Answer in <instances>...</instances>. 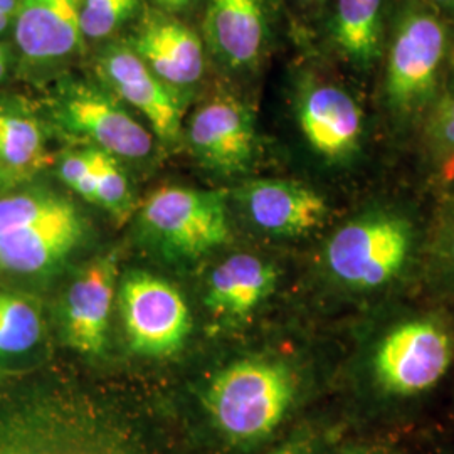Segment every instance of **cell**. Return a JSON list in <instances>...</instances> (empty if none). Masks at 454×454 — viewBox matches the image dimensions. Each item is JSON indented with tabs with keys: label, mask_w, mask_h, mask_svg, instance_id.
I'll list each match as a JSON object with an SVG mask.
<instances>
[{
	"label": "cell",
	"mask_w": 454,
	"mask_h": 454,
	"mask_svg": "<svg viewBox=\"0 0 454 454\" xmlns=\"http://www.w3.org/2000/svg\"><path fill=\"white\" fill-rule=\"evenodd\" d=\"M454 364V328L436 313H407L379 325L357 345L348 377L357 409L392 416L414 409Z\"/></svg>",
	"instance_id": "cell-1"
},
{
	"label": "cell",
	"mask_w": 454,
	"mask_h": 454,
	"mask_svg": "<svg viewBox=\"0 0 454 454\" xmlns=\"http://www.w3.org/2000/svg\"><path fill=\"white\" fill-rule=\"evenodd\" d=\"M311 372L296 357L254 352L212 377L204 406L214 427L238 450L271 441L307 397Z\"/></svg>",
	"instance_id": "cell-2"
},
{
	"label": "cell",
	"mask_w": 454,
	"mask_h": 454,
	"mask_svg": "<svg viewBox=\"0 0 454 454\" xmlns=\"http://www.w3.org/2000/svg\"><path fill=\"white\" fill-rule=\"evenodd\" d=\"M0 454H146L114 412L74 390H41L0 406Z\"/></svg>",
	"instance_id": "cell-3"
},
{
	"label": "cell",
	"mask_w": 454,
	"mask_h": 454,
	"mask_svg": "<svg viewBox=\"0 0 454 454\" xmlns=\"http://www.w3.org/2000/svg\"><path fill=\"white\" fill-rule=\"evenodd\" d=\"M418 251V232L406 215L369 211L339 227L325 243L322 262L341 292L372 296L406 278Z\"/></svg>",
	"instance_id": "cell-4"
},
{
	"label": "cell",
	"mask_w": 454,
	"mask_h": 454,
	"mask_svg": "<svg viewBox=\"0 0 454 454\" xmlns=\"http://www.w3.org/2000/svg\"><path fill=\"white\" fill-rule=\"evenodd\" d=\"M146 236L165 256L199 260L229 239L224 197L215 191L162 187L140 214Z\"/></svg>",
	"instance_id": "cell-5"
},
{
	"label": "cell",
	"mask_w": 454,
	"mask_h": 454,
	"mask_svg": "<svg viewBox=\"0 0 454 454\" xmlns=\"http://www.w3.org/2000/svg\"><path fill=\"white\" fill-rule=\"evenodd\" d=\"M448 48V31L434 11L409 2L399 12L390 39L386 93L392 110L409 114L421 110L438 82Z\"/></svg>",
	"instance_id": "cell-6"
},
{
	"label": "cell",
	"mask_w": 454,
	"mask_h": 454,
	"mask_svg": "<svg viewBox=\"0 0 454 454\" xmlns=\"http://www.w3.org/2000/svg\"><path fill=\"white\" fill-rule=\"evenodd\" d=\"M120 313L131 350L140 356H174L191 333V311L184 296L170 283L146 271L123 278Z\"/></svg>",
	"instance_id": "cell-7"
},
{
	"label": "cell",
	"mask_w": 454,
	"mask_h": 454,
	"mask_svg": "<svg viewBox=\"0 0 454 454\" xmlns=\"http://www.w3.org/2000/svg\"><path fill=\"white\" fill-rule=\"evenodd\" d=\"M195 155L223 174L246 170L256 153V129L251 112L238 99L214 98L200 106L187 129Z\"/></svg>",
	"instance_id": "cell-8"
},
{
	"label": "cell",
	"mask_w": 454,
	"mask_h": 454,
	"mask_svg": "<svg viewBox=\"0 0 454 454\" xmlns=\"http://www.w3.org/2000/svg\"><path fill=\"white\" fill-rule=\"evenodd\" d=\"M116 276L114 256H103L86 264L69 285L63 301V335L74 352L98 356L105 350Z\"/></svg>",
	"instance_id": "cell-9"
},
{
	"label": "cell",
	"mask_w": 454,
	"mask_h": 454,
	"mask_svg": "<svg viewBox=\"0 0 454 454\" xmlns=\"http://www.w3.org/2000/svg\"><path fill=\"white\" fill-rule=\"evenodd\" d=\"M296 116L309 145L330 162H345L360 148L364 114L356 98L340 86L318 82L298 99Z\"/></svg>",
	"instance_id": "cell-10"
},
{
	"label": "cell",
	"mask_w": 454,
	"mask_h": 454,
	"mask_svg": "<svg viewBox=\"0 0 454 454\" xmlns=\"http://www.w3.org/2000/svg\"><path fill=\"white\" fill-rule=\"evenodd\" d=\"M239 199L251 223L275 238L305 236L328 215L324 195L292 180H254L244 185Z\"/></svg>",
	"instance_id": "cell-11"
},
{
	"label": "cell",
	"mask_w": 454,
	"mask_h": 454,
	"mask_svg": "<svg viewBox=\"0 0 454 454\" xmlns=\"http://www.w3.org/2000/svg\"><path fill=\"white\" fill-rule=\"evenodd\" d=\"M59 118L67 130L86 137L110 155L144 159L152 150L150 133L112 98L93 90L69 93Z\"/></svg>",
	"instance_id": "cell-12"
},
{
	"label": "cell",
	"mask_w": 454,
	"mask_h": 454,
	"mask_svg": "<svg viewBox=\"0 0 454 454\" xmlns=\"http://www.w3.org/2000/svg\"><path fill=\"white\" fill-rule=\"evenodd\" d=\"M101 73L120 98L145 116L160 138H177L179 99L133 49H110L101 59Z\"/></svg>",
	"instance_id": "cell-13"
},
{
	"label": "cell",
	"mask_w": 454,
	"mask_h": 454,
	"mask_svg": "<svg viewBox=\"0 0 454 454\" xmlns=\"http://www.w3.org/2000/svg\"><path fill=\"white\" fill-rule=\"evenodd\" d=\"M84 232L82 215L71 204L52 217L0 238V271L46 273L74 251Z\"/></svg>",
	"instance_id": "cell-14"
},
{
	"label": "cell",
	"mask_w": 454,
	"mask_h": 454,
	"mask_svg": "<svg viewBox=\"0 0 454 454\" xmlns=\"http://www.w3.org/2000/svg\"><path fill=\"white\" fill-rule=\"evenodd\" d=\"M82 0H19L14 35L31 61L65 58L82 44Z\"/></svg>",
	"instance_id": "cell-15"
},
{
	"label": "cell",
	"mask_w": 454,
	"mask_h": 454,
	"mask_svg": "<svg viewBox=\"0 0 454 454\" xmlns=\"http://www.w3.org/2000/svg\"><path fill=\"white\" fill-rule=\"evenodd\" d=\"M278 278L273 262L254 254H234L212 271L206 305L219 318L244 320L275 293Z\"/></svg>",
	"instance_id": "cell-16"
},
{
	"label": "cell",
	"mask_w": 454,
	"mask_h": 454,
	"mask_svg": "<svg viewBox=\"0 0 454 454\" xmlns=\"http://www.w3.org/2000/svg\"><path fill=\"white\" fill-rule=\"evenodd\" d=\"M204 31L215 54L232 67L260 59L268 37L262 0H207Z\"/></svg>",
	"instance_id": "cell-17"
},
{
	"label": "cell",
	"mask_w": 454,
	"mask_h": 454,
	"mask_svg": "<svg viewBox=\"0 0 454 454\" xmlns=\"http://www.w3.org/2000/svg\"><path fill=\"white\" fill-rule=\"evenodd\" d=\"M49 352L39 303L31 296L0 290V373L33 372L48 362Z\"/></svg>",
	"instance_id": "cell-18"
},
{
	"label": "cell",
	"mask_w": 454,
	"mask_h": 454,
	"mask_svg": "<svg viewBox=\"0 0 454 454\" xmlns=\"http://www.w3.org/2000/svg\"><path fill=\"white\" fill-rule=\"evenodd\" d=\"M133 51L167 84L199 82L204 69L200 39L189 27L172 20H152L135 37Z\"/></svg>",
	"instance_id": "cell-19"
},
{
	"label": "cell",
	"mask_w": 454,
	"mask_h": 454,
	"mask_svg": "<svg viewBox=\"0 0 454 454\" xmlns=\"http://www.w3.org/2000/svg\"><path fill=\"white\" fill-rule=\"evenodd\" d=\"M386 0H337L332 37L343 58L369 69L382 56Z\"/></svg>",
	"instance_id": "cell-20"
},
{
	"label": "cell",
	"mask_w": 454,
	"mask_h": 454,
	"mask_svg": "<svg viewBox=\"0 0 454 454\" xmlns=\"http://www.w3.org/2000/svg\"><path fill=\"white\" fill-rule=\"evenodd\" d=\"M44 131L24 108L0 103V165L12 176L35 172L48 165Z\"/></svg>",
	"instance_id": "cell-21"
},
{
	"label": "cell",
	"mask_w": 454,
	"mask_h": 454,
	"mask_svg": "<svg viewBox=\"0 0 454 454\" xmlns=\"http://www.w3.org/2000/svg\"><path fill=\"white\" fill-rule=\"evenodd\" d=\"M71 206L61 197L41 194V192H22L0 199V238L24 227L37 224L48 217L65 211Z\"/></svg>",
	"instance_id": "cell-22"
},
{
	"label": "cell",
	"mask_w": 454,
	"mask_h": 454,
	"mask_svg": "<svg viewBox=\"0 0 454 454\" xmlns=\"http://www.w3.org/2000/svg\"><path fill=\"white\" fill-rule=\"evenodd\" d=\"M95 202L105 211L110 212L116 221L123 223L131 211L133 197L130 184L116 162L114 155H110L98 148L97 153V194Z\"/></svg>",
	"instance_id": "cell-23"
},
{
	"label": "cell",
	"mask_w": 454,
	"mask_h": 454,
	"mask_svg": "<svg viewBox=\"0 0 454 454\" xmlns=\"http://www.w3.org/2000/svg\"><path fill=\"white\" fill-rule=\"evenodd\" d=\"M341 436L340 422H303L266 454H326Z\"/></svg>",
	"instance_id": "cell-24"
},
{
	"label": "cell",
	"mask_w": 454,
	"mask_h": 454,
	"mask_svg": "<svg viewBox=\"0 0 454 454\" xmlns=\"http://www.w3.org/2000/svg\"><path fill=\"white\" fill-rule=\"evenodd\" d=\"M429 270L434 283L454 294V197L441 214L429 244Z\"/></svg>",
	"instance_id": "cell-25"
},
{
	"label": "cell",
	"mask_w": 454,
	"mask_h": 454,
	"mask_svg": "<svg viewBox=\"0 0 454 454\" xmlns=\"http://www.w3.org/2000/svg\"><path fill=\"white\" fill-rule=\"evenodd\" d=\"M138 0H82V35L101 39L131 16Z\"/></svg>",
	"instance_id": "cell-26"
},
{
	"label": "cell",
	"mask_w": 454,
	"mask_h": 454,
	"mask_svg": "<svg viewBox=\"0 0 454 454\" xmlns=\"http://www.w3.org/2000/svg\"><path fill=\"white\" fill-rule=\"evenodd\" d=\"M97 153L98 148L69 153L59 167V176L66 185L91 202H95L97 194Z\"/></svg>",
	"instance_id": "cell-27"
},
{
	"label": "cell",
	"mask_w": 454,
	"mask_h": 454,
	"mask_svg": "<svg viewBox=\"0 0 454 454\" xmlns=\"http://www.w3.org/2000/svg\"><path fill=\"white\" fill-rule=\"evenodd\" d=\"M429 135L441 150L454 153V93L444 98L434 110L429 123Z\"/></svg>",
	"instance_id": "cell-28"
},
{
	"label": "cell",
	"mask_w": 454,
	"mask_h": 454,
	"mask_svg": "<svg viewBox=\"0 0 454 454\" xmlns=\"http://www.w3.org/2000/svg\"><path fill=\"white\" fill-rule=\"evenodd\" d=\"M326 454H407L406 450L389 439H350L339 441Z\"/></svg>",
	"instance_id": "cell-29"
},
{
	"label": "cell",
	"mask_w": 454,
	"mask_h": 454,
	"mask_svg": "<svg viewBox=\"0 0 454 454\" xmlns=\"http://www.w3.org/2000/svg\"><path fill=\"white\" fill-rule=\"evenodd\" d=\"M17 4L19 0H0V14L5 16H14L17 11Z\"/></svg>",
	"instance_id": "cell-30"
},
{
	"label": "cell",
	"mask_w": 454,
	"mask_h": 454,
	"mask_svg": "<svg viewBox=\"0 0 454 454\" xmlns=\"http://www.w3.org/2000/svg\"><path fill=\"white\" fill-rule=\"evenodd\" d=\"M191 0H159V4L168 11H180L184 9Z\"/></svg>",
	"instance_id": "cell-31"
},
{
	"label": "cell",
	"mask_w": 454,
	"mask_h": 454,
	"mask_svg": "<svg viewBox=\"0 0 454 454\" xmlns=\"http://www.w3.org/2000/svg\"><path fill=\"white\" fill-rule=\"evenodd\" d=\"M5 71H7V51L0 44V82L5 76Z\"/></svg>",
	"instance_id": "cell-32"
},
{
	"label": "cell",
	"mask_w": 454,
	"mask_h": 454,
	"mask_svg": "<svg viewBox=\"0 0 454 454\" xmlns=\"http://www.w3.org/2000/svg\"><path fill=\"white\" fill-rule=\"evenodd\" d=\"M434 5H438L441 9H448V11H454V0H427Z\"/></svg>",
	"instance_id": "cell-33"
},
{
	"label": "cell",
	"mask_w": 454,
	"mask_h": 454,
	"mask_svg": "<svg viewBox=\"0 0 454 454\" xmlns=\"http://www.w3.org/2000/svg\"><path fill=\"white\" fill-rule=\"evenodd\" d=\"M9 22H11V17L5 16V14H0V33H4V31L7 29Z\"/></svg>",
	"instance_id": "cell-34"
},
{
	"label": "cell",
	"mask_w": 454,
	"mask_h": 454,
	"mask_svg": "<svg viewBox=\"0 0 454 454\" xmlns=\"http://www.w3.org/2000/svg\"><path fill=\"white\" fill-rule=\"evenodd\" d=\"M11 177H14L11 172H7L2 165H0V184H4L5 180L11 179Z\"/></svg>",
	"instance_id": "cell-35"
},
{
	"label": "cell",
	"mask_w": 454,
	"mask_h": 454,
	"mask_svg": "<svg viewBox=\"0 0 454 454\" xmlns=\"http://www.w3.org/2000/svg\"><path fill=\"white\" fill-rule=\"evenodd\" d=\"M303 2H313V0H303Z\"/></svg>",
	"instance_id": "cell-36"
}]
</instances>
